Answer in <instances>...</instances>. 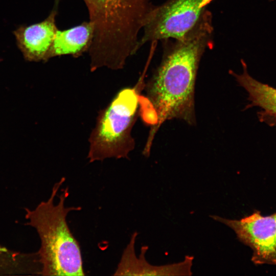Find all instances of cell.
Returning <instances> with one entry per match:
<instances>
[{
    "label": "cell",
    "instance_id": "1",
    "mask_svg": "<svg viewBox=\"0 0 276 276\" xmlns=\"http://www.w3.org/2000/svg\"><path fill=\"white\" fill-rule=\"evenodd\" d=\"M212 13L208 10L181 38L165 47L162 60L141 94L139 116L150 129L143 154L148 156L154 137L166 121L177 119L196 124L194 94L199 65L213 46Z\"/></svg>",
    "mask_w": 276,
    "mask_h": 276
},
{
    "label": "cell",
    "instance_id": "2",
    "mask_svg": "<svg viewBox=\"0 0 276 276\" xmlns=\"http://www.w3.org/2000/svg\"><path fill=\"white\" fill-rule=\"evenodd\" d=\"M65 180L62 178L53 186L50 197L34 209H26L27 224L34 227L40 240L37 252L42 275H84L79 242L72 233L66 217L81 206L65 207L68 188L64 189L54 202L58 190Z\"/></svg>",
    "mask_w": 276,
    "mask_h": 276
},
{
    "label": "cell",
    "instance_id": "3",
    "mask_svg": "<svg viewBox=\"0 0 276 276\" xmlns=\"http://www.w3.org/2000/svg\"><path fill=\"white\" fill-rule=\"evenodd\" d=\"M146 70L135 86L122 89L99 112L88 139L87 158L89 163L129 158L135 146L132 131L139 116Z\"/></svg>",
    "mask_w": 276,
    "mask_h": 276
},
{
    "label": "cell",
    "instance_id": "4",
    "mask_svg": "<svg viewBox=\"0 0 276 276\" xmlns=\"http://www.w3.org/2000/svg\"><path fill=\"white\" fill-rule=\"evenodd\" d=\"M83 1L93 27L94 40L108 45L135 41L153 7L150 0Z\"/></svg>",
    "mask_w": 276,
    "mask_h": 276
},
{
    "label": "cell",
    "instance_id": "5",
    "mask_svg": "<svg viewBox=\"0 0 276 276\" xmlns=\"http://www.w3.org/2000/svg\"><path fill=\"white\" fill-rule=\"evenodd\" d=\"M214 0H167L153 6L140 38V49L147 42L181 38L198 22Z\"/></svg>",
    "mask_w": 276,
    "mask_h": 276
},
{
    "label": "cell",
    "instance_id": "6",
    "mask_svg": "<svg viewBox=\"0 0 276 276\" xmlns=\"http://www.w3.org/2000/svg\"><path fill=\"white\" fill-rule=\"evenodd\" d=\"M211 217L232 228L238 240L252 249L255 264L276 265V213L263 216L256 211L239 220Z\"/></svg>",
    "mask_w": 276,
    "mask_h": 276
},
{
    "label": "cell",
    "instance_id": "7",
    "mask_svg": "<svg viewBox=\"0 0 276 276\" xmlns=\"http://www.w3.org/2000/svg\"><path fill=\"white\" fill-rule=\"evenodd\" d=\"M57 14V8L54 7L42 21L21 25L13 31L16 45L25 60L43 62L49 60V53L58 29Z\"/></svg>",
    "mask_w": 276,
    "mask_h": 276
},
{
    "label": "cell",
    "instance_id": "8",
    "mask_svg": "<svg viewBox=\"0 0 276 276\" xmlns=\"http://www.w3.org/2000/svg\"><path fill=\"white\" fill-rule=\"evenodd\" d=\"M138 233L134 232L130 241L123 250L114 275H191L194 258L186 256L180 262L161 265H152L145 259L148 247L141 248L140 256L137 257L135 244Z\"/></svg>",
    "mask_w": 276,
    "mask_h": 276
},
{
    "label": "cell",
    "instance_id": "9",
    "mask_svg": "<svg viewBox=\"0 0 276 276\" xmlns=\"http://www.w3.org/2000/svg\"><path fill=\"white\" fill-rule=\"evenodd\" d=\"M93 36V27L88 21L67 29H57L48 55L52 58L64 55L78 57L87 52Z\"/></svg>",
    "mask_w": 276,
    "mask_h": 276
},
{
    "label": "cell",
    "instance_id": "10",
    "mask_svg": "<svg viewBox=\"0 0 276 276\" xmlns=\"http://www.w3.org/2000/svg\"><path fill=\"white\" fill-rule=\"evenodd\" d=\"M243 72L241 74L230 71L238 83L247 93L249 106H257L263 109L261 112L276 117V89L252 78L247 71L246 62L241 60Z\"/></svg>",
    "mask_w": 276,
    "mask_h": 276
},
{
    "label": "cell",
    "instance_id": "11",
    "mask_svg": "<svg viewBox=\"0 0 276 276\" xmlns=\"http://www.w3.org/2000/svg\"><path fill=\"white\" fill-rule=\"evenodd\" d=\"M260 120L265 121L270 125H273L276 126V117L270 116L263 113L259 114Z\"/></svg>",
    "mask_w": 276,
    "mask_h": 276
},
{
    "label": "cell",
    "instance_id": "12",
    "mask_svg": "<svg viewBox=\"0 0 276 276\" xmlns=\"http://www.w3.org/2000/svg\"><path fill=\"white\" fill-rule=\"evenodd\" d=\"M59 1L60 0H55V3H54V6L58 8V5L59 3Z\"/></svg>",
    "mask_w": 276,
    "mask_h": 276
},
{
    "label": "cell",
    "instance_id": "13",
    "mask_svg": "<svg viewBox=\"0 0 276 276\" xmlns=\"http://www.w3.org/2000/svg\"><path fill=\"white\" fill-rule=\"evenodd\" d=\"M271 1H274V0H270Z\"/></svg>",
    "mask_w": 276,
    "mask_h": 276
}]
</instances>
